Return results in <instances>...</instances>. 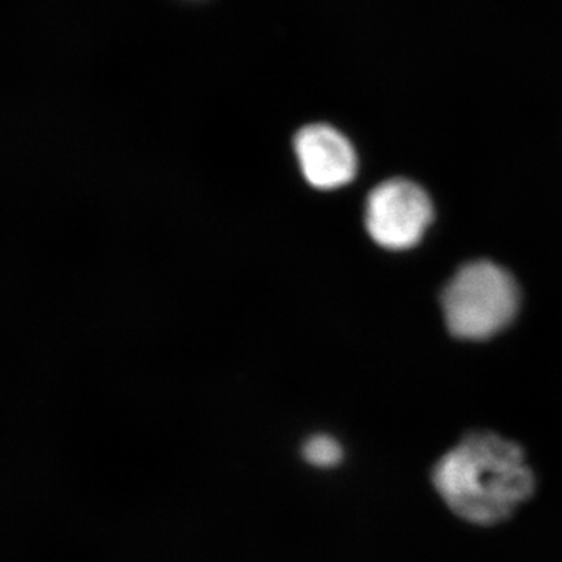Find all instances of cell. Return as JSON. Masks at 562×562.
<instances>
[{"label":"cell","instance_id":"4","mask_svg":"<svg viewBox=\"0 0 562 562\" xmlns=\"http://www.w3.org/2000/svg\"><path fill=\"white\" fill-rule=\"evenodd\" d=\"M303 179L322 191L338 190L357 177L358 157L353 144L338 128L314 122L292 139Z\"/></svg>","mask_w":562,"mask_h":562},{"label":"cell","instance_id":"2","mask_svg":"<svg viewBox=\"0 0 562 562\" xmlns=\"http://www.w3.org/2000/svg\"><path fill=\"white\" fill-rule=\"evenodd\" d=\"M520 295L516 280L491 261L462 266L442 291L443 319L461 339H487L516 316Z\"/></svg>","mask_w":562,"mask_h":562},{"label":"cell","instance_id":"5","mask_svg":"<svg viewBox=\"0 0 562 562\" xmlns=\"http://www.w3.org/2000/svg\"><path fill=\"white\" fill-rule=\"evenodd\" d=\"M302 453L308 464L319 469L336 468L344 458L341 443L328 435L312 436L303 446Z\"/></svg>","mask_w":562,"mask_h":562},{"label":"cell","instance_id":"1","mask_svg":"<svg viewBox=\"0 0 562 562\" xmlns=\"http://www.w3.org/2000/svg\"><path fill=\"white\" fill-rule=\"evenodd\" d=\"M431 482L450 512L480 527L505 522L536 490L522 447L491 431L464 436L436 462Z\"/></svg>","mask_w":562,"mask_h":562},{"label":"cell","instance_id":"3","mask_svg":"<svg viewBox=\"0 0 562 562\" xmlns=\"http://www.w3.org/2000/svg\"><path fill=\"white\" fill-rule=\"evenodd\" d=\"M431 220V199L412 180L383 181L366 199V231L384 249L405 250L416 246Z\"/></svg>","mask_w":562,"mask_h":562}]
</instances>
